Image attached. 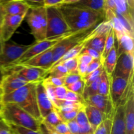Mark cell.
<instances>
[{
	"mask_svg": "<svg viewBox=\"0 0 134 134\" xmlns=\"http://www.w3.org/2000/svg\"><path fill=\"white\" fill-rule=\"evenodd\" d=\"M1 1L5 14L9 15L27 14L31 8L27 3L22 0H9Z\"/></svg>",
	"mask_w": 134,
	"mask_h": 134,
	"instance_id": "obj_17",
	"label": "cell"
},
{
	"mask_svg": "<svg viewBox=\"0 0 134 134\" xmlns=\"http://www.w3.org/2000/svg\"><path fill=\"white\" fill-rule=\"evenodd\" d=\"M73 32H69L65 34H64V35L52 37L45 38L43 40L39 41H35L34 43L30 44V48L22 54V56L20 58H18L16 61L14 62L13 65L9 69L13 68V67L16 66V65H21V64H24V63L26 62L28 60H30L31 58L34 57V56H37V55L39 54L52 48L54 46H56L59 42H60L64 38H65L68 35L71 34ZM8 69H7V70H8Z\"/></svg>",
	"mask_w": 134,
	"mask_h": 134,
	"instance_id": "obj_6",
	"label": "cell"
},
{
	"mask_svg": "<svg viewBox=\"0 0 134 134\" xmlns=\"http://www.w3.org/2000/svg\"><path fill=\"white\" fill-rule=\"evenodd\" d=\"M2 92H1V88H0V112L3 107V102H2Z\"/></svg>",
	"mask_w": 134,
	"mask_h": 134,
	"instance_id": "obj_55",
	"label": "cell"
},
{
	"mask_svg": "<svg viewBox=\"0 0 134 134\" xmlns=\"http://www.w3.org/2000/svg\"><path fill=\"white\" fill-rule=\"evenodd\" d=\"M115 32H114L113 30L111 27L110 30L109 31L108 34H107V37H106L105 43L104 48H103V52H102V55H101V60L102 62H103V60L106 58L109 53L110 51L111 48H113L114 45H115Z\"/></svg>",
	"mask_w": 134,
	"mask_h": 134,
	"instance_id": "obj_30",
	"label": "cell"
},
{
	"mask_svg": "<svg viewBox=\"0 0 134 134\" xmlns=\"http://www.w3.org/2000/svg\"><path fill=\"white\" fill-rule=\"evenodd\" d=\"M41 122L48 127H54L58 124L63 122L58 112L56 111V109L50 112L44 119H42Z\"/></svg>",
	"mask_w": 134,
	"mask_h": 134,
	"instance_id": "obj_31",
	"label": "cell"
},
{
	"mask_svg": "<svg viewBox=\"0 0 134 134\" xmlns=\"http://www.w3.org/2000/svg\"><path fill=\"white\" fill-rule=\"evenodd\" d=\"M128 80L120 77L112 76L110 80V97L113 103L117 107L119 105L128 85Z\"/></svg>",
	"mask_w": 134,
	"mask_h": 134,
	"instance_id": "obj_15",
	"label": "cell"
},
{
	"mask_svg": "<svg viewBox=\"0 0 134 134\" xmlns=\"http://www.w3.org/2000/svg\"><path fill=\"white\" fill-rule=\"evenodd\" d=\"M77 58H78L79 63L87 64V65H88V64L93 60L92 58L89 56L88 55L85 54L81 53L78 56H77Z\"/></svg>",
	"mask_w": 134,
	"mask_h": 134,
	"instance_id": "obj_49",
	"label": "cell"
},
{
	"mask_svg": "<svg viewBox=\"0 0 134 134\" xmlns=\"http://www.w3.org/2000/svg\"><path fill=\"white\" fill-rule=\"evenodd\" d=\"M111 126L112 119H106L97 127L93 134H111Z\"/></svg>",
	"mask_w": 134,
	"mask_h": 134,
	"instance_id": "obj_34",
	"label": "cell"
},
{
	"mask_svg": "<svg viewBox=\"0 0 134 134\" xmlns=\"http://www.w3.org/2000/svg\"><path fill=\"white\" fill-rule=\"evenodd\" d=\"M82 77L79 75L78 73H68L65 77H64V86H68V85L73 84L79 80L82 79Z\"/></svg>",
	"mask_w": 134,
	"mask_h": 134,
	"instance_id": "obj_42",
	"label": "cell"
},
{
	"mask_svg": "<svg viewBox=\"0 0 134 134\" xmlns=\"http://www.w3.org/2000/svg\"><path fill=\"white\" fill-rule=\"evenodd\" d=\"M110 80L111 78L104 71L101 75L98 94L103 96H110Z\"/></svg>",
	"mask_w": 134,
	"mask_h": 134,
	"instance_id": "obj_29",
	"label": "cell"
},
{
	"mask_svg": "<svg viewBox=\"0 0 134 134\" xmlns=\"http://www.w3.org/2000/svg\"><path fill=\"white\" fill-rule=\"evenodd\" d=\"M36 99L38 109L41 119H44L50 112L56 109L53 103L47 96L43 81L37 82Z\"/></svg>",
	"mask_w": 134,
	"mask_h": 134,
	"instance_id": "obj_14",
	"label": "cell"
},
{
	"mask_svg": "<svg viewBox=\"0 0 134 134\" xmlns=\"http://www.w3.org/2000/svg\"><path fill=\"white\" fill-rule=\"evenodd\" d=\"M133 52L124 53L118 57L116 68L112 76L120 77L128 80L133 75Z\"/></svg>",
	"mask_w": 134,
	"mask_h": 134,
	"instance_id": "obj_13",
	"label": "cell"
},
{
	"mask_svg": "<svg viewBox=\"0 0 134 134\" xmlns=\"http://www.w3.org/2000/svg\"><path fill=\"white\" fill-rule=\"evenodd\" d=\"M2 78H3V73H2V72H1V71L0 70V85H1Z\"/></svg>",
	"mask_w": 134,
	"mask_h": 134,
	"instance_id": "obj_56",
	"label": "cell"
},
{
	"mask_svg": "<svg viewBox=\"0 0 134 134\" xmlns=\"http://www.w3.org/2000/svg\"><path fill=\"white\" fill-rule=\"evenodd\" d=\"M79 109L73 110V111H68V112H60V111H57V110H56V111L58 112L59 115H60V118H61V119L62 120L63 122L67 123L68 122H70L71 121V120H73L75 119L77 113H78L79 110Z\"/></svg>",
	"mask_w": 134,
	"mask_h": 134,
	"instance_id": "obj_38",
	"label": "cell"
},
{
	"mask_svg": "<svg viewBox=\"0 0 134 134\" xmlns=\"http://www.w3.org/2000/svg\"><path fill=\"white\" fill-rule=\"evenodd\" d=\"M64 99L67 101H69V102H76V103L86 104L82 96L79 95V94H76V93L73 92L69 91V90H68V92H67L66 95H65Z\"/></svg>",
	"mask_w": 134,
	"mask_h": 134,
	"instance_id": "obj_39",
	"label": "cell"
},
{
	"mask_svg": "<svg viewBox=\"0 0 134 134\" xmlns=\"http://www.w3.org/2000/svg\"><path fill=\"white\" fill-rule=\"evenodd\" d=\"M79 1H80V0H62V2L61 3V4H60V5H71V4L75 3L78 2ZM60 5H59V6H60Z\"/></svg>",
	"mask_w": 134,
	"mask_h": 134,
	"instance_id": "obj_54",
	"label": "cell"
},
{
	"mask_svg": "<svg viewBox=\"0 0 134 134\" xmlns=\"http://www.w3.org/2000/svg\"><path fill=\"white\" fill-rule=\"evenodd\" d=\"M94 35H93V36H94ZM90 38H91V37H90ZM90 38H88V39H86V40H85V41H83L82 42L80 43L79 44H77L75 47H74L73 48H72L71 49L69 50V51H68V52H67L66 53H65V54H64V56H63L60 59V60H59V61L58 62L56 63V64H55V65H56V64H60V63H62V62L65 61V60H68V59L77 57V56H78L81 53L82 51L84 49V48L85 47V45H86V43H87L89 39H90ZM52 67H53V66H52Z\"/></svg>",
	"mask_w": 134,
	"mask_h": 134,
	"instance_id": "obj_28",
	"label": "cell"
},
{
	"mask_svg": "<svg viewBox=\"0 0 134 134\" xmlns=\"http://www.w3.org/2000/svg\"><path fill=\"white\" fill-rule=\"evenodd\" d=\"M117 52H116V47L115 45L113 47L109 53L107 54L105 58L103 60L102 62L104 71L107 73L109 77L111 78L114 73L115 68H116V63H117Z\"/></svg>",
	"mask_w": 134,
	"mask_h": 134,
	"instance_id": "obj_23",
	"label": "cell"
},
{
	"mask_svg": "<svg viewBox=\"0 0 134 134\" xmlns=\"http://www.w3.org/2000/svg\"><path fill=\"white\" fill-rule=\"evenodd\" d=\"M103 71H104V68H103V65L102 64L98 69L93 71L92 73L85 76L84 78H82L85 82V86H86L90 85L92 82H94L96 79H97L98 77H100L101 75L102 74Z\"/></svg>",
	"mask_w": 134,
	"mask_h": 134,
	"instance_id": "obj_36",
	"label": "cell"
},
{
	"mask_svg": "<svg viewBox=\"0 0 134 134\" xmlns=\"http://www.w3.org/2000/svg\"><path fill=\"white\" fill-rule=\"evenodd\" d=\"M68 74V69L62 64H56L48 70L47 75L52 77L64 78Z\"/></svg>",
	"mask_w": 134,
	"mask_h": 134,
	"instance_id": "obj_33",
	"label": "cell"
},
{
	"mask_svg": "<svg viewBox=\"0 0 134 134\" xmlns=\"http://www.w3.org/2000/svg\"><path fill=\"white\" fill-rule=\"evenodd\" d=\"M116 9L113 11L124 17L133 27V10L130 9L126 0H114Z\"/></svg>",
	"mask_w": 134,
	"mask_h": 134,
	"instance_id": "obj_27",
	"label": "cell"
},
{
	"mask_svg": "<svg viewBox=\"0 0 134 134\" xmlns=\"http://www.w3.org/2000/svg\"><path fill=\"white\" fill-rule=\"evenodd\" d=\"M22 1L27 3L31 7L44 6V0H22Z\"/></svg>",
	"mask_w": 134,
	"mask_h": 134,
	"instance_id": "obj_52",
	"label": "cell"
},
{
	"mask_svg": "<svg viewBox=\"0 0 134 134\" xmlns=\"http://www.w3.org/2000/svg\"><path fill=\"white\" fill-rule=\"evenodd\" d=\"M81 53L88 55L89 56L92 58L93 59H97L99 58H101L100 54L98 53L95 50L92 49L91 48H88V47H85L84 49L82 51V52H81Z\"/></svg>",
	"mask_w": 134,
	"mask_h": 134,
	"instance_id": "obj_46",
	"label": "cell"
},
{
	"mask_svg": "<svg viewBox=\"0 0 134 134\" xmlns=\"http://www.w3.org/2000/svg\"><path fill=\"white\" fill-rule=\"evenodd\" d=\"M108 32L103 33V34L98 33L96 26V33L94 34V36L92 37L88 41L86 45H85V47H88V48H92V49L96 51L98 53L100 54V55H102L103 48H104L106 37H107Z\"/></svg>",
	"mask_w": 134,
	"mask_h": 134,
	"instance_id": "obj_24",
	"label": "cell"
},
{
	"mask_svg": "<svg viewBox=\"0 0 134 134\" xmlns=\"http://www.w3.org/2000/svg\"><path fill=\"white\" fill-rule=\"evenodd\" d=\"M105 20L108 21L115 32V38L119 39L125 34H130L125 29L121 21L120 20L113 10L109 9H105ZM132 35V34H131Z\"/></svg>",
	"mask_w": 134,
	"mask_h": 134,
	"instance_id": "obj_20",
	"label": "cell"
},
{
	"mask_svg": "<svg viewBox=\"0 0 134 134\" xmlns=\"http://www.w3.org/2000/svg\"><path fill=\"white\" fill-rule=\"evenodd\" d=\"M1 1H9V0H1Z\"/></svg>",
	"mask_w": 134,
	"mask_h": 134,
	"instance_id": "obj_59",
	"label": "cell"
},
{
	"mask_svg": "<svg viewBox=\"0 0 134 134\" xmlns=\"http://www.w3.org/2000/svg\"><path fill=\"white\" fill-rule=\"evenodd\" d=\"M71 134H79V128L75 120H71L66 123Z\"/></svg>",
	"mask_w": 134,
	"mask_h": 134,
	"instance_id": "obj_47",
	"label": "cell"
},
{
	"mask_svg": "<svg viewBox=\"0 0 134 134\" xmlns=\"http://www.w3.org/2000/svg\"><path fill=\"white\" fill-rule=\"evenodd\" d=\"M27 83L30 82L15 72H7L3 74L0 85L2 95H6L13 92Z\"/></svg>",
	"mask_w": 134,
	"mask_h": 134,
	"instance_id": "obj_11",
	"label": "cell"
},
{
	"mask_svg": "<svg viewBox=\"0 0 134 134\" xmlns=\"http://www.w3.org/2000/svg\"><path fill=\"white\" fill-rule=\"evenodd\" d=\"M62 0H44V7H58L61 4Z\"/></svg>",
	"mask_w": 134,
	"mask_h": 134,
	"instance_id": "obj_51",
	"label": "cell"
},
{
	"mask_svg": "<svg viewBox=\"0 0 134 134\" xmlns=\"http://www.w3.org/2000/svg\"><path fill=\"white\" fill-rule=\"evenodd\" d=\"M86 104L90 105L102 111L107 119H112L116 107L110 96H103L97 94L89 97L85 100Z\"/></svg>",
	"mask_w": 134,
	"mask_h": 134,
	"instance_id": "obj_12",
	"label": "cell"
},
{
	"mask_svg": "<svg viewBox=\"0 0 134 134\" xmlns=\"http://www.w3.org/2000/svg\"><path fill=\"white\" fill-rule=\"evenodd\" d=\"M73 33L88 30L105 20V14L86 8L63 5L58 7Z\"/></svg>",
	"mask_w": 134,
	"mask_h": 134,
	"instance_id": "obj_1",
	"label": "cell"
},
{
	"mask_svg": "<svg viewBox=\"0 0 134 134\" xmlns=\"http://www.w3.org/2000/svg\"><path fill=\"white\" fill-rule=\"evenodd\" d=\"M39 132L41 134H58L54 131L51 130L49 128H47L44 123L41 121L40 124H39Z\"/></svg>",
	"mask_w": 134,
	"mask_h": 134,
	"instance_id": "obj_50",
	"label": "cell"
},
{
	"mask_svg": "<svg viewBox=\"0 0 134 134\" xmlns=\"http://www.w3.org/2000/svg\"><path fill=\"white\" fill-rule=\"evenodd\" d=\"M12 132L15 134H41L39 131H34L27 128L16 126H9Z\"/></svg>",
	"mask_w": 134,
	"mask_h": 134,
	"instance_id": "obj_41",
	"label": "cell"
},
{
	"mask_svg": "<svg viewBox=\"0 0 134 134\" xmlns=\"http://www.w3.org/2000/svg\"><path fill=\"white\" fill-rule=\"evenodd\" d=\"M3 120L9 126H16L34 131H39L41 121L37 120L14 103H3L1 110Z\"/></svg>",
	"mask_w": 134,
	"mask_h": 134,
	"instance_id": "obj_3",
	"label": "cell"
},
{
	"mask_svg": "<svg viewBox=\"0 0 134 134\" xmlns=\"http://www.w3.org/2000/svg\"><path fill=\"white\" fill-rule=\"evenodd\" d=\"M5 14L3 10V7L2 1L0 0V29H1V25H2L3 20V18H4V16H5Z\"/></svg>",
	"mask_w": 134,
	"mask_h": 134,
	"instance_id": "obj_53",
	"label": "cell"
},
{
	"mask_svg": "<svg viewBox=\"0 0 134 134\" xmlns=\"http://www.w3.org/2000/svg\"><path fill=\"white\" fill-rule=\"evenodd\" d=\"M111 134H125L124 105H120L116 107L112 119Z\"/></svg>",
	"mask_w": 134,
	"mask_h": 134,
	"instance_id": "obj_18",
	"label": "cell"
},
{
	"mask_svg": "<svg viewBox=\"0 0 134 134\" xmlns=\"http://www.w3.org/2000/svg\"><path fill=\"white\" fill-rule=\"evenodd\" d=\"M85 87V81H84L83 79L77 81V82H74V83L71 84V85L66 86L67 89H68V90L73 92L79 94V95L81 96L82 95V93H83Z\"/></svg>",
	"mask_w": 134,
	"mask_h": 134,
	"instance_id": "obj_37",
	"label": "cell"
},
{
	"mask_svg": "<svg viewBox=\"0 0 134 134\" xmlns=\"http://www.w3.org/2000/svg\"><path fill=\"white\" fill-rule=\"evenodd\" d=\"M96 26L83 31L72 33L71 34L59 42L54 48L52 64L51 68L54 66L68 51L83 41L92 37L96 32Z\"/></svg>",
	"mask_w": 134,
	"mask_h": 134,
	"instance_id": "obj_4",
	"label": "cell"
},
{
	"mask_svg": "<svg viewBox=\"0 0 134 134\" xmlns=\"http://www.w3.org/2000/svg\"><path fill=\"white\" fill-rule=\"evenodd\" d=\"M27 13L26 21L31 30V34L35 41L43 40L46 38L47 33V10L44 6L32 7Z\"/></svg>",
	"mask_w": 134,
	"mask_h": 134,
	"instance_id": "obj_5",
	"label": "cell"
},
{
	"mask_svg": "<svg viewBox=\"0 0 134 134\" xmlns=\"http://www.w3.org/2000/svg\"><path fill=\"white\" fill-rule=\"evenodd\" d=\"M58 64H62L63 65H64L68 69V73H78L77 69H78L79 61L77 57L68 59V60H65V61L62 62Z\"/></svg>",
	"mask_w": 134,
	"mask_h": 134,
	"instance_id": "obj_35",
	"label": "cell"
},
{
	"mask_svg": "<svg viewBox=\"0 0 134 134\" xmlns=\"http://www.w3.org/2000/svg\"><path fill=\"white\" fill-rule=\"evenodd\" d=\"M8 71H14L22 76L29 82H37L43 81L48 75V71L42 68H35V67L26 66V65H20L10 68L4 73Z\"/></svg>",
	"mask_w": 134,
	"mask_h": 134,
	"instance_id": "obj_9",
	"label": "cell"
},
{
	"mask_svg": "<svg viewBox=\"0 0 134 134\" xmlns=\"http://www.w3.org/2000/svg\"><path fill=\"white\" fill-rule=\"evenodd\" d=\"M70 5L86 8L105 14V0H80Z\"/></svg>",
	"mask_w": 134,
	"mask_h": 134,
	"instance_id": "obj_25",
	"label": "cell"
},
{
	"mask_svg": "<svg viewBox=\"0 0 134 134\" xmlns=\"http://www.w3.org/2000/svg\"><path fill=\"white\" fill-rule=\"evenodd\" d=\"M85 105L79 110L75 120L77 122L79 128V134L93 133V130L89 124L85 113Z\"/></svg>",
	"mask_w": 134,
	"mask_h": 134,
	"instance_id": "obj_26",
	"label": "cell"
},
{
	"mask_svg": "<svg viewBox=\"0 0 134 134\" xmlns=\"http://www.w3.org/2000/svg\"><path fill=\"white\" fill-rule=\"evenodd\" d=\"M67 92H68V89L65 86H55L54 94L56 99L57 100H64Z\"/></svg>",
	"mask_w": 134,
	"mask_h": 134,
	"instance_id": "obj_43",
	"label": "cell"
},
{
	"mask_svg": "<svg viewBox=\"0 0 134 134\" xmlns=\"http://www.w3.org/2000/svg\"><path fill=\"white\" fill-rule=\"evenodd\" d=\"M0 134H13L10 126L3 120L0 121Z\"/></svg>",
	"mask_w": 134,
	"mask_h": 134,
	"instance_id": "obj_48",
	"label": "cell"
},
{
	"mask_svg": "<svg viewBox=\"0 0 134 134\" xmlns=\"http://www.w3.org/2000/svg\"><path fill=\"white\" fill-rule=\"evenodd\" d=\"M47 127L58 134H71L70 131H69V128H68V124L65 122L60 123V124H58L57 126L54 127Z\"/></svg>",
	"mask_w": 134,
	"mask_h": 134,
	"instance_id": "obj_40",
	"label": "cell"
},
{
	"mask_svg": "<svg viewBox=\"0 0 134 134\" xmlns=\"http://www.w3.org/2000/svg\"><path fill=\"white\" fill-rule=\"evenodd\" d=\"M90 134H93V133H90Z\"/></svg>",
	"mask_w": 134,
	"mask_h": 134,
	"instance_id": "obj_61",
	"label": "cell"
},
{
	"mask_svg": "<svg viewBox=\"0 0 134 134\" xmlns=\"http://www.w3.org/2000/svg\"><path fill=\"white\" fill-rule=\"evenodd\" d=\"M2 42H1V38H0V48H1V44H2Z\"/></svg>",
	"mask_w": 134,
	"mask_h": 134,
	"instance_id": "obj_57",
	"label": "cell"
},
{
	"mask_svg": "<svg viewBox=\"0 0 134 134\" xmlns=\"http://www.w3.org/2000/svg\"><path fill=\"white\" fill-rule=\"evenodd\" d=\"M101 76L98 77L97 79H96L94 82H92L88 86H85V89H84L83 93H82V98L84 100H86L89 97L97 94L98 93V89H99V82H100Z\"/></svg>",
	"mask_w": 134,
	"mask_h": 134,
	"instance_id": "obj_32",
	"label": "cell"
},
{
	"mask_svg": "<svg viewBox=\"0 0 134 134\" xmlns=\"http://www.w3.org/2000/svg\"><path fill=\"white\" fill-rule=\"evenodd\" d=\"M13 134H15V133H13Z\"/></svg>",
	"mask_w": 134,
	"mask_h": 134,
	"instance_id": "obj_60",
	"label": "cell"
},
{
	"mask_svg": "<svg viewBox=\"0 0 134 134\" xmlns=\"http://www.w3.org/2000/svg\"><path fill=\"white\" fill-rule=\"evenodd\" d=\"M1 120H3V119H2V116H1V113H0V121H1Z\"/></svg>",
	"mask_w": 134,
	"mask_h": 134,
	"instance_id": "obj_58",
	"label": "cell"
},
{
	"mask_svg": "<svg viewBox=\"0 0 134 134\" xmlns=\"http://www.w3.org/2000/svg\"><path fill=\"white\" fill-rule=\"evenodd\" d=\"M44 80L54 86H64V78H58L47 75Z\"/></svg>",
	"mask_w": 134,
	"mask_h": 134,
	"instance_id": "obj_45",
	"label": "cell"
},
{
	"mask_svg": "<svg viewBox=\"0 0 134 134\" xmlns=\"http://www.w3.org/2000/svg\"><path fill=\"white\" fill-rule=\"evenodd\" d=\"M102 64V62L100 58L97 59H93L92 61L88 65L86 76L87 75L90 74V73H92L93 71H96L97 69H98Z\"/></svg>",
	"mask_w": 134,
	"mask_h": 134,
	"instance_id": "obj_44",
	"label": "cell"
},
{
	"mask_svg": "<svg viewBox=\"0 0 134 134\" xmlns=\"http://www.w3.org/2000/svg\"><path fill=\"white\" fill-rule=\"evenodd\" d=\"M46 10L47 21L46 38L71 32L58 7H46Z\"/></svg>",
	"mask_w": 134,
	"mask_h": 134,
	"instance_id": "obj_8",
	"label": "cell"
},
{
	"mask_svg": "<svg viewBox=\"0 0 134 134\" xmlns=\"http://www.w3.org/2000/svg\"><path fill=\"white\" fill-rule=\"evenodd\" d=\"M85 111L89 124L93 130V132L103 120L107 119L102 111L90 105L85 104Z\"/></svg>",
	"mask_w": 134,
	"mask_h": 134,
	"instance_id": "obj_21",
	"label": "cell"
},
{
	"mask_svg": "<svg viewBox=\"0 0 134 134\" xmlns=\"http://www.w3.org/2000/svg\"><path fill=\"white\" fill-rule=\"evenodd\" d=\"M118 42V48L116 49L117 57L127 52H133V35L130 34H125L116 39Z\"/></svg>",
	"mask_w": 134,
	"mask_h": 134,
	"instance_id": "obj_22",
	"label": "cell"
},
{
	"mask_svg": "<svg viewBox=\"0 0 134 134\" xmlns=\"http://www.w3.org/2000/svg\"><path fill=\"white\" fill-rule=\"evenodd\" d=\"M26 14H5L0 29V38L2 43L9 41L24 20Z\"/></svg>",
	"mask_w": 134,
	"mask_h": 134,
	"instance_id": "obj_10",
	"label": "cell"
},
{
	"mask_svg": "<svg viewBox=\"0 0 134 134\" xmlns=\"http://www.w3.org/2000/svg\"><path fill=\"white\" fill-rule=\"evenodd\" d=\"M37 82H30L9 94L2 96L3 103H14L41 121L36 99Z\"/></svg>",
	"mask_w": 134,
	"mask_h": 134,
	"instance_id": "obj_2",
	"label": "cell"
},
{
	"mask_svg": "<svg viewBox=\"0 0 134 134\" xmlns=\"http://www.w3.org/2000/svg\"><path fill=\"white\" fill-rule=\"evenodd\" d=\"M30 44H20L11 41L4 42L0 48V70L2 73L30 48Z\"/></svg>",
	"mask_w": 134,
	"mask_h": 134,
	"instance_id": "obj_7",
	"label": "cell"
},
{
	"mask_svg": "<svg viewBox=\"0 0 134 134\" xmlns=\"http://www.w3.org/2000/svg\"><path fill=\"white\" fill-rule=\"evenodd\" d=\"M54 47L31 58L21 65L42 68L48 71L52 64L53 50Z\"/></svg>",
	"mask_w": 134,
	"mask_h": 134,
	"instance_id": "obj_16",
	"label": "cell"
},
{
	"mask_svg": "<svg viewBox=\"0 0 134 134\" xmlns=\"http://www.w3.org/2000/svg\"><path fill=\"white\" fill-rule=\"evenodd\" d=\"M125 134H134V92L124 103Z\"/></svg>",
	"mask_w": 134,
	"mask_h": 134,
	"instance_id": "obj_19",
	"label": "cell"
}]
</instances>
